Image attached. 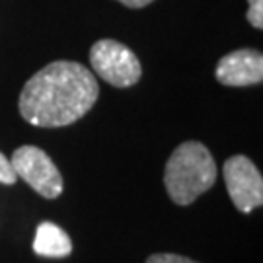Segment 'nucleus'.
Returning a JSON list of instances; mask_svg holds the SVG:
<instances>
[{
	"mask_svg": "<svg viewBox=\"0 0 263 263\" xmlns=\"http://www.w3.org/2000/svg\"><path fill=\"white\" fill-rule=\"evenodd\" d=\"M100 96L92 70L74 61H55L29 78L20 94V115L35 127L72 125L90 111Z\"/></svg>",
	"mask_w": 263,
	"mask_h": 263,
	"instance_id": "f257e3e1",
	"label": "nucleus"
},
{
	"mask_svg": "<svg viewBox=\"0 0 263 263\" xmlns=\"http://www.w3.org/2000/svg\"><path fill=\"white\" fill-rule=\"evenodd\" d=\"M218 170L209 148L199 141L181 142L168 158L164 185L176 205H191L215 185Z\"/></svg>",
	"mask_w": 263,
	"mask_h": 263,
	"instance_id": "f03ea898",
	"label": "nucleus"
},
{
	"mask_svg": "<svg viewBox=\"0 0 263 263\" xmlns=\"http://www.w3.org/2000/svg\"><path fill=\"white\" fill-rule=\"evenodd\" d=\"M90 65L94 72L115 88L135 86L142 76L137 55L115 39H100L90 49Z\"/></svg>",
	"mask_w": 263,
	"mask_h": 263,
	"instance_id": "7ed1b4c3",
	"label": "nucleus"
},
{
	"mask_svg": "<svg viewBox=\"0 0 263 263\" xmlns=\"http://www.w3.org/2000/svg\"><path fill=\"white\" fill-rule=\"evenodd\" d=\"M16 178L24 179L41 197L57 199L63 193V176L47 152L37 146H20L10 158Z\"/></svg>",
	"mask_w": 263,
	"mask_h": 263,
	"instance_id": "20e7f679",
	"label": "nucleus"
},
{
	"mask_svg": "<svg viewBox=\"0 0 263 263\" xmlns=\"http://www.w3.org/2000/svg\"><path fill=\"white\" fill-rule=\"evenodd\" d=\"M224 183L234 207L240 213H252L263 205V178L252 160L244 154H236L222 166Z\"/></svg>",
	"mask_w": 263,
	"mask_h": 263,
	"instance_id": "39448f33",
	"label": "nucleus"
},
{
	"mask_svg": "<svg viewBox=\"0 0 263 263\" xmlns=\"http://www.w3.org/2000/svg\"><path fill=\"white\" fill-rule=\"evenodd\" d=\"M215 76L222 86H232V88L261 84L263 55L255 49L232 51L218 61Z\"/></svg>",
	"mask_w": 263,
	"mask_h": 263,
	"instance_id": "423d86ee",
	"label": "nucleus"
},
{
	"mask_svg": "<svg viewBox=\"0 0 263 263\" xmlns=\"http://www.w3.org/2000/svg\"><path fill=\"white\" fill-rule=\"evenodd\" d=\"M33 252L41 257H66L72 252L70 236L53 222H41L35 230Z\"/></svg>",
	"mask_w": 263,
	"mask_h": 263,
	"instance_id": "0eeeda50",
	"label": "nucleus"
},
{
	"mask_svg": "<svg viewBox=\"0 0 263 263\" xmlns=\"http://www.w3.org/2000/svg\"><path fill=\"white\" fill-rule=\"evenodd\" d=\"M250 8H248V22L254 26L255 29L263 28V0H248Z\"/></svg>",
	"mask_w": 263,
	"mask_h": 263,
	"instance_id": "6e6552de",
	"label": "nucleus"
},
{
	"mask_svg": "<svg viewBox=\"0 0 263 263\" xmlns=\"http://www.w3.org/2000/svg\"><path fill=\"white\" fill-rule=\"evenodd\" d=\"M16 181H18V178H16V174H14V170H12L10 160L0 152V183H4V185H14Z\"/></svg>",
	"mask_w": 263,
	"mask_h": 263,
	"instance_id": "1a4fd4ad",
	"label": "nucleus"
},
{
	"mask_svg": "<svg viewBox=\"0 0 263 263\" xmlns=\"http://www.w3.org/2000/svg\"><path fill=\"white\" fill-rule=\"evenodd\" d=\"M146 263H199L193 261L191 257H185V255H178V254H152Z\"/></svg>",
	"mask_w": 263,
	"mask_h": 263,
	"instance_id": "9d476101",
	"label": "nucleus"
},
{
	"mask_svg": "<svg viewBox=\"0 0 263 263\" xmlns=\"http://www.w3.org/2000/svg\"><path fill=\"white\" fill-rule=\"evenodd\" d=\"M117 2H121V4L129 6V8H144V6H148L154 0H117Z\"/></svg>",
	"mask_w": 263,
	"mask_h": 263,
	"instance_id": "9b49d317",
	"label": "nucleus"
}]
</instances>
